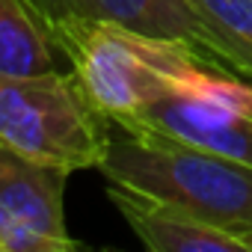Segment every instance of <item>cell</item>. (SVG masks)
I'll return each mask as SVG.
<instances>
[{
	"label": "cell",
	"instance_id": "1",
	"mask_svg": "<svg viewBox=\"0 0 252 252\" xmlns=\"http://www.w3.org/2000/svg\"><path fill=\"white\" fill-rule=\"evenodd\" d=\"M98 169L110 184L172 202L237 237L252 228L249 163L155 131H128L113 125Z\"/></svg>",
	"mask_w": 252,
	"mask_h": 252
},
{
	"label": "cell",
	"instance_id": "2",
	"mask_svg": "<svg viewBox=\"0 0 252 252\" xmlns=\"http://www.w3.org/2000/svg\"><path fill=\"white\" fill-rule=\"evenodd\" d=\"M83 92L113 125L172 92L196 65L214 63L196 48L110 21H68L51 30Z\"/></svg>",
	"mask_w": 252,
	"mask_h": 252
},
{
	"label": "cell",
	"instance_id": "3",
	"mask_svg": "<svg viewBox=\"0 0 252 252\" xmlns=\"http://www.w3.org/2000/svg\"><path fill=\"white\" fill-rule=\"evenodd\" d=\"M113 122L95 110L77 74H0V146L71 172L98 169Z\"/></svg>",
	"mask_w": 252,
	"mask_h": 252
},
{
	"label": "cell",
	"instance_id": "4",
	"mask_svg": "<svg viewBox=\"0 0 252 252\" xmlns=\"http://www.w3.org/2000/svg\"><path fill=\"white\" fill-rule=\"evenodd\" d=\"M119 128L155 131L252 166V86L220 63H202Z\"/></svg>",
	"mask_w": 252,
	"mask_h": 252
},
{
	"label": "cell",
	"instance_id": "5",
	"mask_svg": "<svg viewBox=\"0 0 252 252\" xmlns=\"http://www.w3.org/2000/svg\"><path fill=\"white\" fill-rule=\"evenodd\" d=\"M65 169L0 146V252L80 249L65 225Z\"/></svg>",
	"mask_w": 252,
	"mask_h": 252
},
{
	"label": "cell",
	"instance_id": "6",
	"mask_svg": "<svg viewBox=\"0 0 252 252\" xmlns=\"http://www.w3.org/2000/svg\"><path fill=\"white\" fill-rule=\"evenodd\" d=\"M27 3L48 30L68 21H110L158 39L184 42L208 60L220 63L211 33L187 0H27Z\"/></svg>",
	"mask_w": 252,
	"mask_h": 252
},
{
	"label": "cell",
	"instance_id": "7",
	"mask_svg": "<svg viewBox=\"0 0 252 252\" xmlns=\"http://www.w3.org/2000/svg\"><path fill=\"white\" fill-rule=\"evenodd\" d=\"M107 196L125 222L134 228L140 243L152 252H243L237 234L217 228L172 202L137 193L122 184H110Z\"/></svg>",
	"mask_w": 252,
	"mask_h": 252
},
{
	"label": "cell",
	"instance_id": "8",
	"mask_svg": "<svg viewBox=\"0 0 252 252\" xmlns=\"http://www.w3.org/2000/svg\"><path fill=\"white\" fill-rule=\"evenodd\" d=\"M60 48L27 0H0V74L60 68Z\"/></svg>",
	"mask_w": 252,
	"mask_h": 252
},
{
	"label": "cell",
	"instance_id": "9",
	"mask_svg": "<svg viewBox=\"0 0 252 252\" xmlns=\"http://www.w3.org/2000/svg\"><path fill=\"white\" fill-rule=\"evenodd\" d=\"M214 39L220 65L252 77V0H187Z\"/></svg>",
	"mask_w": 252,
	"mask_h": 252
}]
</instances>
